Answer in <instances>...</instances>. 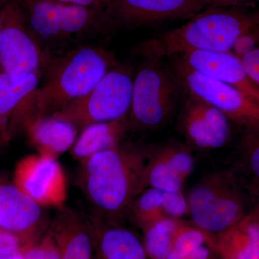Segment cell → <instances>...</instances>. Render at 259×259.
<instances>
[{"label":"cell","mask_w":259,"mask_h":259,"mask_svg":"<svg viewBox=\"0 0 259 259\" xmlns=\"http://www.w3.org/2000/svg\"><path fill=\"white\" fill-rule=\"evenodd\" d=\"M148 151L144 145L120 144L79 162L76 185L97 215L114 222L126 218L144 190Z\"/></svg>","instance_id":"obj_1"},{"label":"cell","mask_w":259,"mask_h":259,"mask_svg":"<svg viewBox=\"0 0 259 259\" xmlns=\"http://www.w3.org/2000/svg\"><path fill=\"white\" fill-rule=\"evenodd\" d=\"M258 27L259 14L242 8H207L182 26L140 42L133 52L160 59L193 51L230 52L241 35Z\"/></svg>","instance_id":"obj_2"},{"label":"cell","mask_w":259,"mask_h":259,"mask_svg":"<svg viewBox=\"0 0 259 259\" xmlns=\"http://www.w3.org/2000/svg\"><path fill=\"white\" fill-rule=\"evenodd\" d=\"M116 66L114 56L103 48L84 46L69 51L52 66L45 83L24 100L30 105L14 116L12 127L54 115L88 95Z\"/></svg>","instance_id":"obj_3"},{"label":"cell","mask_w":259,"mask_h":259,"mask_svg":"<svg viewBox=\"0 0 259 259\" xmlns=\"http://www.w3.org/2000/svg\"><path fill=\"white\" fill-rule=\"evenodd\" d=\"M134 76L130 129L149 131L168 123L176 113L184 90L171 68L162 59H143Z\"/></svg>","instance_id":"obj_4"},{"label":"cell","mask_w":259,"mask_h":259,"mask_svg":"<svg viewBox=\"0 0 259 259\" xmlns=\"http://www.w3.org/2000/svg\"><path fill=\"white\" fill-rule=\"evenodd\" d=\"M238 179L231 170L202 177L186 196L190 222L215 238L243 219L248 212Z\"/></svg>","instance_id":"obj_5"},{"label":"cell","mask_w":259,"mask_h":259,"mask_svg":"<svg viewBox=\"0 0 259 259\" xmlns=\"http://www.w3.org/2000/svg\"><path fill=\"white\" fill-rule=\"evenodd\" d=\"M134 80L131 69L116 66L88 95L51 116L82 129L93 124L125 118L131 109Z\"/></svg>","instance_id":"obj_6"},{"label":"cell","mask_w":259,"mask_h":259,"mask_svg":"<svg viewBox=\"0 0 259 259\" xmlns=\"http://www.w3.org/2000/svg\"><path fill=\"white\" fill-rule=\"evenodd\" d=\"M27 10L30 30L44 42L64 41L117 26L108 12L53 0H34Z\"/></svg>","instance_id":"obj_7"},{"label":"cell","mask_w":259,"mask_h":259,"mask_svg":"<svg viewBox=\"0 0 259 259\" xmlns=\"http://www.w3.org/2000/svg\"><path fill=\"white\" fill-rule=\"evenodd\" d=\"M172 59L171 69L186 93L212 105L243 130L259 127L258 103L233 87L194 69L182 56Z\"/></svg>","instance_id":"obj_8"},{"label":"cell","mask_w":259,"mask_h":259,"mask_svg":"<svg viewBox=\"0 0 259 259\" xmlns=\"http://www.w3.org/2000/svg\"><path fill=\"white\" fill-rule=\"evenodd\" d=\"M231 123L222 112L184 90L177 128L191 149L214 151L226 146L231 138Z\"/></svg>","instance_id":"obj_9"},{"label":"cell","mask_w":259,"mask_h":259,"mask_svg":"<svg viewBox=\"0 0 259 259\" xmlns=\"http://www.w3.org/2000/svg\"><path fill=\"white\" fill-rule=\"evenodd\" d=\"M0 65L8 74H37L42 55L27 29V18L16 1L0 11Z\"/></svg>","instance_id":"obj_10"},{"label":"cell","mask_w":259,"mask_h":259,"mask_svg":"<svg viewBox=\"0 0 259 259\" xmlns=\"http://www.w3.org/2000/svg\"><path fill=\"white\" fill-rule=\"evenodd\" d=\"M13 183L42 207L62 208L67 197L66 175L56 158L30 155L15 168Z\"/></svg>","instance_id":"obj_11"},{"label":"cell","mask_w":259,"mask_h":259,"mask_svg":"<svg viewBox=\"0 0 259 259\" xmlns=\"http://www.w3.org/2000/svg\"><path fill=\"white\" fill-rule=\"evenodd\" d=\"M194 167L192 150L185 142L168 141L149 146L144 188L182 192L184 184Z\"/></svg>","instance_id":"obj_12"},{"label":"cell","mask_w":259,"mask_h":259,"mask_svg":"<svg viewBox=\"0 0 259 259\" xmlns=\"http://www.w3.org/2000/svg\"><path fill=\"white\" fill-rule=\"evenodd\" d=\"M205 9L200 0H115L117 25L136 27L190 19Z\"/></svg>","instance_id":"obj_13"},{"label":"cell","mask_w":259,"mask_h":259,"mask_svg":"<svg viewBox=\"0 0 259 259\" xmlns=\"http://www.w3.org/2000/svg\"><path fill=\"white\" fill-rule=\"evenodd\" d=\"M180 56L194 69L233 87L259 104V86L246 72L241 59L231 51H193Z\"/></svg>","instance_id":"obj_14"},{"label":"cell","mask_w":259,"mask_h":259,"mask_svg":"<svg viewBox=\"0 0 259 259\" xmlns=\"http://www.w3.org/2000/svg\"><path fill=\"white\" fill-rule=\"evenodd\" d=\"M46 217L41 206L0 175V228L27 237L41 228Z\"/></svg>","instance_id":"obj_15"},{"label":"cell","mask_w":259,"mask_h":259,"mask_svg":"<svg viewBox=\"0 0 259 259\" xmlns=\"http://www.w3.org/2000/svg\"><path fill=\"white\" fill-rule=\"evenodd\" d=\"M187 214L188 204L183 192L146 188L134 199L126 218L144 231L161 220L184 219Z\"/></svg>","instance_id":"obj_16"},{"label":"cell","mask_w":259,"mask_h":259,"mask_svg":"<svg viewBox=\"0 0 259 259\" xmlns=\"http://www.w3.org/2000/svg\"><path fill=\"white\" fill-rule=\"evenodd\" d=\"M90 221L102 259H149L144 241L131 230L97 214Z\"/></svg>","instance_id":"obj_17"},{"label":"cell","mask_w":259,"mask_h":259,"mask_svg":"<svg viewBox=\"0 0 259 259\" xmlns=\"http://www.w3.org/2000/svg\"><path fill=\"white\" fill-rule=\"evenodd\" d=\"M85 221L72 209H59L51 226L59 245L61 259L93 258L92 231Z\"/></svg>","instance_id":"obj_18"},{"label":"cell","mask_w":259,"mask_h":259,"mask_svg":"<svg viewBox=\"0 0 259 259\" xmlns=\"http://www.w3.org/2000/svg\"><path fill=\"white\" fill-rule=\"evenodd\" d=\"M25 126L28 139L38 154L49 157L57 159L76 141L77 128L54 116L34 117Z\"/></svg>","instance_id":"obj_19"},{"label":"cell","mask_w":259,"mask_h":259,"mask_svg":"<svg viewBox=\"0 0 259 259\" xmlns=\"http://www.w3.org/2000/svg\"><path fill=\"white\" fill-rule=\"evenodd\" d=\"M214 239L220 256L259 259L258 212L253 209L236 225Z\"/></svg>","instance_id":"obj_20"},{"label":"cell","mask_w":259,"mask_h":259,"mask_svg":"<svg viewBox=\"0 0 259 259\" xmlns=\"http://www.w3.org/2000/svg\"><path fill=\"white\" fill-rule=\"evenodd\" d=\"M129 129L128 116L120 120L87 126L71 148V155L80 162L95 153L116 147Z\"/></svg>","instance_id":"obj_21"},{"label":"cell","mask_w":259,"mask_h":259,"mask_svg":"<svg viewBox=\"0 0 259 259\" xmlns=\"http://www.w3.org/2000/svg\"><path fill=\"white\" fill-rule=\"evenodd\" d=\"M166 259H218L215 239L190 221H184Z\"/></svg>","instance_id":"obj_22"},{"label":"cell","mask_w":259,"mask_h":259,"mask_svg":"<svg viewBox=\"0 0 259 259\" xmlns=\"http://www.w3.org/2000/svg\"><path fill=\"white\" fill-rule=\"evenodd\" d=\"M37 88V74H0V125L8 128L10 116Z\"/></svg>","instance_id":"obj_23"},{"label":"cell","mask_w":259,"mask_h":259,"mask_svg":"<svg viewBox=\"0 0 259 259\" xmlns=\"http://www.w3.org/2000/svg\"><path fill=\"white\" fill-rule=\"evenodd\" d=\"M184 219L161 220L145 228L144 243L149 259H166Z\"/></svg>","instance_id":"obj_24"},{"label":"cell","mask_w":259,"mask_h":259,"mask_svg":"<svg viewBox=\"0 0 259 259\" xmlns=\"http://www.w3.org/2000/svg\"><path fill=\"white\" fill-rule=\"evenodd\" d=\"M241 162L259 190V127L244 129L241 141Z\"/></svg>","instance_id":"obj_25"},{"label":"cell","mask_w":259,"mask_h":259,"mask_svg":"<svg viewBox=\"0 0 259 259\" xmlns=\"http://www.w3.org/2000/svg\"><path fill=\"white\" fill-rule=\"evenodd\" d=\"M25 259H61L59 248L50 240L38 246L32 247L25 253Z\"/></svg>","instance_id":"obj_26"},{"label":"cell","mask_w":259,"mask_h":259,"mask_svg":"<svg viewBox=\"0 0 259 259\" xmlns=\"http://www.w3.org/2000/svg\"><path fill=\"white\" fill-rule=\"evenodd\" d=\"M253 29L250 31L246 32L241 35L238 40H236V44L233 46L232 51H234L233 54L239 57L240 59L245 55L247 53L250 52L253 49H256L257 42L258 41V32L257 29Z\"/></svg>","instance_id":"obj_27"},{"label":"cell","mask_w":259,"mask_h":259,"mask_svg":"<svg viewBox=\"0 0 259 259\" xmlns=\"http://www.w3.org/2000/svg\"><path fill=\"white\" fill-rule=\"evenodd\" d=\"M53 1L108 12L112 16H113L114 9H115V0H53Z\"/></svg>","instance_id":"obj_28"},{"label":"cell","mask_w":259,"mask_h":259,"mask_svg":"<svg viewBox=\"0 0 259 259\" xmlns=\"http://www.w3.org/2000/svg\"><path fill=\"white\" fill-rule=\"evenodd\" d=\"M241 60L250 77L259 86V47L242 56Z\"/></svg>","instance_id":"obj_29"},{"label":"cell","mask_w":259,"mask_h":259,"mask_svg":"<svg viewBox=\"0 0 259 259\" xmlns=\"http://www.w3.org/2000/svg\"><path fill=\"white\" fill-rule=\"evenodd\" d=\"M20 238L14 233L0 228V256L19 251Z\"/></svg>","instance_id":"obj_30"},{"label":"cell","mask_w":259,"mask_h":259,"mask_svg":"<svg viewBox=\"0 0 259 259\" xmlns=\"http://www.w3.org/2000/svg\"><path fill=\"white\" fill-rule=\"evenodd\" d=\"M207 8H243L258 3L259 0H200Z\"/></svg>","instance_id":"obj_31"},{"label":"cell","mask_w":259,"mask_h":259,"mask_svg":"<svg viewBox=\"0 0 259 259\" xmlns=\"http://www.w3.org/2000/svg\"><path fill=\"white\" fill-rule=\"evenodd\" d=\"M10 138V136L8 127L0 125V148L8 144Z\"/></svg>","instance_id":"obj_32"},{"label":"cell","mask_w":259,"mask_h":259,"mask_svg":"<svg viewBox=\"0 0 259 259\" xmlns=\"http://www.w3.org/2000/svg\"><path fill=\"white\" fill-rule=\"evenodd\" d=\"M0 259H25V254H23L20 251H18L11 253V254L0 256Z\"/></svg>","instance_id":"obj_33"},{"label":"cell","mask_w":259,"mask_h":259,"mask_svg":"<svg viewBox=\"0 0 259 259\" xmlns=\"http://www.w3.org/2000/svg\"><path fill=\"white\" fill-rule=\"evenodd\" d=\"M15 1H16L17 3L22 5L27 10L32 5V3H33L34 0H15Z\"/></svg>","instance_id":"obj_34"},{"label":"cell","mask_w":259,"mask_h":259,"mask_svg":"<svg viewBox=\"0 0 259 259\" xmlns=\"http://www.w3.org/2000/svg\"><path fill=\"white\" fill-rule=\"evenodd\" d=\"M254 209L255 211H257L259 214V190L257 192V203Z\"/></svg>","instance_id":"obj_35"},{"label":"cell","mask_w":259,"mask_h":259,"mask_svg":"<svg viewBox=\"0 0 259 259\" xmlns=\"http://www.w3.org/2000/svg\"><path fill=\"white\" fill-rule=\"evenodd\" d=\"M218 259H233V258H227V257L220 256V255H218Z\"/></svg>","instance_id":"obj_36"},{"label":"cell","mask_w":259,"mask_h":259,"mask_svg":"<svg viewBox=\"0 0 259 259\" xmlns=\"http://www.w3.org/2000/svg\"><path fill=\"white\" fill-rule=\"evenodd\" d=\"M1 28H2L1 18H0V32H1Z\"/></svg>","instance_id":"obj_37"}]
</instances>
